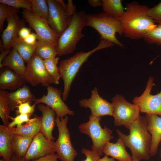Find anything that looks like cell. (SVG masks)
Segmentation results:
<instances>
[{
	"instance_id": "obj_1",
	"label": "cell",
	"mask_w": 161,
	"mask_h": 161,
	"mask_svg": "<svg viewBox=\"0 0 161 161\" xmlns=\"http://www.w3.org/2000/svg\"><path fill=\"white\" fill-rule=\"evenodd\" d=\"M148 8L135 1L127 4L124 14L119 19L126 38L133 40L143 38L157 26L155 21L147 14Z\"/></svg>"
},
{
	"instance_id": "obj_2",
	"label": "cell",
	"mask_w": 161,
	"mask_h": 161,
	"mask_svg": "<svg viewBox=\"0 0 161 161\" xmlns=\"http://www.w3.org/2000/svg\"><path fill=\"white\" fill-rule=\"evenodd\" d=\"M129 134L126 135L117 129L119 138L132 153V159L148 160L151 156V137L147 129L145 117L140 116L128 129Z\"/></svg>"
},
{
	"instance_id": "obj_3",
	"label": "cell",
	"mask_w": 161,
	"mask_h": 161,
	"mask_svg": "<svg viewBox=\"0 0 161 161\" xmlns=\"http://www.w3.org/2000/svg\"><path fill=\"white\" fill-rule=\"evenodd\" d=\"M114 45L112 42L101 39L98 45L94 49L87 52H77L72 56L60 62L58 67L61 78L64 84L62 93L64 100H66L72 82L79 69L90 55L98 50L111 47Z\"/></svg>"
},
{
	"instance_id": "obj_4",
	"label": "cell",
	"mask_w": 161,
	"mask_h": 161,
	"mask_svg": "<svg viewBox=\"0 0 161 161\" xmlns=\"http://www.w3.org/2000/svg\"><path fill=\"white\" fill-rule=\"evenodd\" d=\"M86 26V14L85 11H80L72 15L69 25L59 38L56 46L58 56L74 52L78 42L85 36L82 31Z\"/></svg>"
},
{
	"instance_id": "obj_5",
	"label": "cell",
	"mask_w": 161,
	"mask_h": 161,
	"mask_svg": "<svg viewBox=\"0 0 161 161\" xmlns=\"http://www.w3.org/2000/svg\"><path fill=\"white\" fill-rule=\"evenodd\" d=\"M87 26L96 30L100 35V38L109 41L121 47L123 45L117 38L116 33L123 35L119 20L104 12L86 14Z\"/></svg>"
},
{
	"instance_id": "obj_6",
	"label": "cell",
	"mask_w": 161,
	"mask_h": 161,
	"mask_svg": "<svg viewBox=\"0 0 161 161\" xmlns=\"http://www.w3.org/2000/svg\"><path fill=\"white\" fill-rule=\"evenodd\" d=\"M101 117L90 115L88 121L80 124L78 127L80 132L88 135L91 138L92 142V150L100 156L103 154V149L105 144L114 138L110 129L106 126L103 128L101 127Z\"/></svg>"
},
{
	"instance_id": "obj_7",
	"label": "cell",
	"mask_w": 161,
	"mask_h": 161,
	"mask_svg": "<svg viewBox=\"0 0 161 161\" xmlns=\"http://www.w3.org/2000/svg\"><path fill=\"white\" fill-rule=\"evenodd\" d=\"M112 101L114 124L116 126H124L128 129L140 116L138 107L128 102L120 95H116Z\"/></svg>"
},
{
	"instance_id": "obj_8",
	"label": "cell",
	"mask_w": 161,
	"mask_h": 161,
	"mask_svg": "<svg viewBox=\"0 0 161 161\" xmlns=\"http://www.w3.org/2000/svg\"><path fill=\"white\" fill-rule=\"evenodd\" d=\"M69 117L67 115L60 118L56 116L55 123L58 127V136L55 142L56 152L61 161H74L77 154L72 145L70 132L67 127Z\"/></svg>"
},
{
	"instance_id": "obj_9",
	"label": "cell",
	"mask_w": 161,
	"mask_h": 161,
	"mask_svg": "<svg viewBox=\"0 0 161 161\" xmlns=\"http://www.w3.org/2000/svg\"><path fill=\"white\" fill-rule=\"evenodd\" d=\"M43 60L35 53L27 63L24 75L27 82L36 86L41 84L47 87L55 82L46 70Z\"/></svg>"
},
{
	"instance_id": "obj_10",
	"label": "cell",
	"mask_w": 161,
	"mask_h": 161,
	"mask_svg": "<svg viewBox=\"0 0 161 161\" xmlns=\"http://www.w3.org/2000/svg\"><path fill=\"white\" fill-rule=\"evenodd\" d=\"M154 84L153 77H150L144 91L140 96L134 98L133 103L138 107L141 113L155 114L161 117V91L156 95H151Z\"/></svg>"
},
{
	"instance_id": "obj_11",
	"label": "cell",
	"mask_w": 161,
	"mask_h": 161,
	"mask_svg": "<svg viewBox=\"0 0 161 161\" xmlns=\"http://www.w3.org/2000/svg\"><path fill=\"white\" fill-rule=\"evenodd\" d=\"M22 14L25 21L35 31L37 39L49 41L56 46L59 36L51 28L47 21L30 10L24 9Z\"/></svg>"
},
{
	"instance_id": "obj_12",
	"label": "cell",
	"mask_w": 161,
	"mask_h": 161,
	"mask_svg": "<svg viewBox=\"0 0 161 161\" xmlns=\"http://www.w3.org/2000/svg\"><path fill=\"white\" fill-rule=\"evenodd\" d=\"M49 9L48 23L60 36L67 29L72 20L69 15L57 0H47Z\"/></svg>"
},
{
	"instance_id": "obj_13",
	"label": "cell",
	"mask_w": 161,
	"mask_h": 161,
	"mask_svg": "<svg viewBox=\"0 0 161 161\" xmlns=\"http://www.w3.org/2000/svg\"><path fill=\"white\" fill-rule=\"evenodd\" d=\"M47 94L34 100V104H44L53 110L57 116L60 118H64L67 115L73 116L74 111L69 109L61 97V91L60 89L51 85L47 87Z\"/></svg>"
},
{
	"instance_id": "obj_14",
	"label": "cell",
	"mask_w": 161,
	"mask_h": 161,
	"mask_svg": "<svg viewBox=\"0 0 161 161\" xmlns=\"http://www.w3.org/2000/svg\"><path fill=\"white\" fill-rule=\"evenodd\" d=\"M56 152L55 142L47 138L40 132L34 137L24 161L34 160Z\"/></svg>"
},
{
	"instance_id": "obj_15",
	"label": "cell",
	"mask_w": 161,
	"mask_h": 161,
	"mask_svg": "<svg viewBox=\"0 0 161 161\" xmlns=\"http://www.w3.org/2000/svg\"><path fill=\"white\" fill-rule=\"evenodd\" d=\"M91 96L88 99H83L79 102L81 107L89 108L91 115L98 117L105 115L112 116L113 106L110 103L100 96L97 89L95 87L91 91Z\"/></svg>"
},
{
	"instance_id": "obj_16",
	"label": "cell",
	"mask_w": 161,
	"mask_h": 161,
	"mask_svg": "<svg viewBox=\"0 0 161 161\" xmlns=\"http://www.w3.org/2000/svg\"><path fill=\"white\" fill-rule=\"evenodd\" d=\"M6 21L7 25L2 32L1 40L4 49H8L13 47L19 30L25 26V21L20 18L17 13L10 16Z\"/></svg>"
},
{
	"instance_id": "obj_17",
	"label": "cell",
	"mask_w": 161,
	"mask_h": 161,
	"mask_svg": "<svg viewBox=\"0 0 161 161\" xmlns=\"http://www.w3.org/2000/svg\"><path fill=\"white\" fill-rule=\"evenodd\" d=\"M26 82L24 78L8 67L4 66L0 70V90L15 91L26 85Z\"/></svg>"
},
{
	"instance_id": "obj_18",
	"label": "cell",
	"mask_w": 161,
	"mask_h": 161,
	"mask_svg": "<svg viewBox=\"0 0 161 161\" xmlns=\"http://www.w3.org/2000/svg\"><path fill=\"white\" fill-rule=\"evenodd\" d=\"M145 117L147 129L151 137L150 154L152 157L157 153L161 141V117L155 114H146Z\"/></svg>"
},
{
	"instance_id": "obj_19",
	"label": "cell",
	"mask_w": 161,
	"mask_h": 161,
	"mask_svg": "<svg viewBox=\"0 0 161 161\" xmlns=\"http://www.w3.org/2000/svg\"><path fill=\"white\" fill-rule=\"evenodd\" d=\"M37 108L42 115L40 132L47 138L54 140L52 132L56 123L55 113L49 107L42 103L38 104Z\"/></svg>"
},
{
	"instance_id": "obj_20",
	"label": "cell",
	"mask_w": 161,
	"mask_h": 161,
	"mask_svg": "<svg viewBox=\"0 0 161 161\" xmlns=\"http://www.w3.org/2000/svg\"><path fill=\"white\" fill-rule=\"evenodd\" d=\"M126 147L119 138L116 143L107 142L103 147V152L105 155L110 156L118 161H132L131 156L127 151Z\"/></svg>"
},
{
	"instance_id": "obj_21",
	"label": "cell",
	"mask_w": 161,
	"mask_h": 161,
	"mask_svg": "<svg viewBox=\"0 0 161 161\" xmlns=\"http://www.w3.org/2000/svg\"><path fill=\"white\" fill-rule=\"evenodd\" d=\"M13 135L12 128L0 125V154L6 161H10L14 154L12 146Z\"/></svg>"
},
{
	"instance_id": "obj_22",
	"label": "cell",
	"mask_w": 161,
	"mask_h": 161,
	"mask_svg": "<svg viewBox=\"0 0 161 161\" xmlns=\"http://www.w3.org/2000/svg\"><path fill=\"white\" fill-rule=\"evenodd\" d=\"M24 61L14 47L4 59L0 64V68L7 66L17 74L24 78L26 66Z\"/></svg>"
},
{
	"instance_id": "obj_23",
	"label": "cell",
	"mask_w": 161,
	"mask_h": 161,
	"mask_svg": "<svg viewBox=\"0 0 161 161\" xmlns=\"http://www.w3.org/2000/svg\"><path fill=\"white\" fill-rule=\"evenodd\" d=\"M8 99L13 111L20 104L34 101L35 98L29 87L25 85L17 90L9 93Z\"/></svg>"
},
{
	"instance_id": "obj_24",
	"label": "cell",
	"mask_w": 161,
	"mask_h": 161,
	"mask_svg": "<svg viewBox=\"0 0 161 161\" xmlns=\"http://www.w3.org/2000/svg\"><path fill=\"white\" fill-rule=\"evenodd\" d=\"M42 117L35 115L29 122L20 127L12 128L13 134L24 137H35L40 131Z\"/></svg>"
},
{
	"instance_id": "obj_25",
	"label": "cell",
	"mask_w": 161,
	"mask_h": 161,
	"mask_svg": "<svg viewBox=\"0 0 161 161\" xmlns=\"http://www.w3.org/2000/svg\"><path fill=\"white\" fill-rule=\"evenodd\" d=\"M34 137L13 134L12 138V146L14 154L18 157L24 158Z\"/></svg>"
},
{
	"instance_id": "obj_26",
	"label": "cell",
	"mask_w": 161,
	"mask_h": 161,
	"mask_svg": "<svg viewBox=\"0 0 161 161\" xmlns=\"http://www.w3.org/2000/svg\"><path fill=\"white\" fill-rule=\"evenodd\" d=\"M35 54L42 60L55 58L57 55L56 46L52 43L37 39Z\"/></svg>"
},
{
	"instance_id": "obj_27",
	"label": "cell",
	"mask_w": 161,
	"mask_h": 161,
	"mask_svg": "<svg viewBox=\"0 0 161 161\" xmlns=\"http://www.w3.org/2000/svg\"><path fill=\"white\" fill-rule=\"evenodd\" d=\"M104 12L118 19L123 15L125 10L120 0H102Z\"/></svg>"
},
{
	"instance_id": "obj_28",
	"label": "cell",
	"mask_w": 161,
	"mask_h": 161,
	"mask_svg": "<svg viewBox=\"0 0 161 161\" xmlns=\"http://www.w3.org/2000/svg\"><path fill=\"white\" fill-rule=\"evenodd\" d=\"M36 44L33 45L28 44L18 37L14 41L13 47L16 49L24 62L27 63L35 53Z\"/></svg>"
},
{
	"instance_id": "obj_29",
	"label": "cell",
	"mask_w": 161,
	"mask_h": 161,
	"mask_svg": "<svg viewBox=\"0 0 161 161\" xmlns=\"http://www.w3.org/2000/svg\"><path fill=\"white\" fill-rule=\"evenodd\" d=\"M9 92L6 90H0V117L4 125L7 126L11 117V108L8 99Z\"/></svg>"
},
{
	"instance_id": "obj_30",
	"label": "cell",
	"mask_w": 161,
	"mask_h": 161,
	"mask_svg": "<svg viewBox=\"0 0 161 161\" xmlns=\"http://www.w3.org/2000/svg\"><path fill=\"white\" fill-rule=\"evenodd\" d=\"M59 60L58 57L43 60L46 70L57 85L59 84V79L61 78L59 67L57 66Z\"/></svg>"
},
{
	"instance_id": "obj_31",
	"label": "cell",
	"mask_w": 161,
	"mask_h": 161,
	"mask_svg": "<svg viewBox=\"0 0 161 161\" xmlns=\"http://www.w3.org/2000/svg\"><path fill=\"white\" fill-rule=\"evenodd\" d=\"M32 11L38 16L47 21L49 15L48 5L46 0H30Z\"/></svg>"
},
{
	"instance_id": "obj_32",
	"label": "cell",
	"mask_w": 161,
	"mask_h": 161,
	"mask_svg": "<svg viewBox=\"0 0 161 161\" xmlns=\"http://www.w3.org/2000/svg\"><path fill=\"white\" fill-rule=\"evenodd\" d=\"M157 26L149 32L143 38L149 44H156L161 46V20L155 21Z\"/></svg>"
},
{
	"instance_id": "obj_33",
	"label": "cell",
	"mask_w": 161,
	"mask_h": 161,
	"mask_svg": "<svg viewBox=\"0 0 161 161\" xmlns=\"http://www.w3.org/2000/svg\"><path fill=\"white\" fill-rule=\"evenodd\" d=\"M19 9L0 3V32H2L5 21L10 16L17 13Z\"/></svg>"
},
{
	"instance_id": "obj_34",
	"label": "cell",
	"mask_w": 161,
	"mask_h": 161,
	"mask_svg": "<svg viewBox=\"0 0 161 161\" xmlns=\"http://www.w3.org/2000/svg\"><path fill=\"white\" fill-rule=\"evenodd\" d=\"M0 3L18 9L22 8L32 10V4L30 0H0Z\"/></svg>"
},
{
	"instance_id": "obj_35",
	"label": "cell",
	"mask_w": 161,
	"mask_h": 161,
	"mask_svg": "<svg viewBox=\"0 0 161 161\" xmlns=\"http://www.w3.org/2000/svg\"><path fill=\"white\" fill-rule=\"evenodd\" d=\"M30 115L26 114H19L15 117H11L12 121L7 126L10 128H14L15 126L16 127H20L24 123H27L31 120L30 118Z\"/></svg>"
},
{
	"instance_id": "obj_36",
	"label": "cell",
	"mask_w": 161,
	"mask_h": 161,
	"mask_svg": "<svg viewBox=\"0 0 161 161\" xmlns=\"http://www.w3.org/2000/svg\"><path fill=\"white\" fill-rule=\"evenodd\" d=\"M30 102H26L21 103L18 106V110L16 112L17 114H26L31 115L35 110V105H30Z\"/></svg>"
},
{
	"instance_id": "obj_37",
	"label": "cell",
	"mask_w": 161,
	"mask_h": 161,
	"mask_svg": "<svg viewBox=\"0 0 161 161\" xmlns=\"http://www.w3.org/2000/svg\"><path fill=\"white\" fill-rule=\"evenodd\" d=\"M148 16L155 21L161 20V1L147 10Z\"/></svg>"
},
{
	"instance_id": "obj_38",
	"label": "cell",
	"mask_w": 161,
	"mask_h": 161,
	"mask_svg": "<svg viewBox=\"0 0 161 161\" xmlns=\"http://www.w3.org/2000/svg\"><path fill=\"white\" fill-rule=\"evenodd\" d=\"M81 153L86 156V159L83 161H97L100 158V156L92 150L83 148Z\"/></svg>"
},
{
	"instance_id": "obj_39",
	"label": "cell",
	"mask_w": 161,
	"mask_h": 161,
	"mask_svg": "<svg viewBox=\"0 0 161 161\" xmlns=\"http://www.w3.org/2000/svg\"><path fill=\"white\" fill-rule=\"evenodd\" d=\"M37 39V36L35 33H31L26 38L23 40L26 43L30 45H35L36 44Z\"/></svg>"
},
{
	"instance_id": "obj_40",
	"label": "cell",
	"mask_w": 161,
	"mask_h": 161,
	"mask_svg": "<svg viewBox=\"0 0 161 161\" xmlns=\"http://www.w3.org/2000/svg\"><path fill=\"white\" fill-rule=\"evenodd\" d=\"M58 159L57 154L54 153L41 157L36 160L30 161H58Z\"/></svg>"
},
{
	"instance_id": "obj_41",
	"label": "cell",
	"mask_w": 161,
	"mask_h": 161,
	"mask_svg": "<svg viewBox=\"0 0 161 161\" xmlns=\"http://www.w3.org/2000/svg\"><path fill=\"white\" fill-rule=\"evenodd\" d=\"M75 5H74L72 0H68L66 4V11L70 16H72L76 12Z\"/></svg>"
},
{
	"instance_id": "obj_42",
	"label": "cell",
	"mask_w": 161,
	"mask_h": 161,
	"mask_svg": "<svg viewBox=\"0 0 161 161\" xmlns=\"http://www.w3.org/2000/svg\"><path fill=\"white\" fill-rule=\"evenodd\" d=\"M31 33L30 29L24 27L19 30L18 35L19 37L24 40Z\"/></svg>"
},
{
	"instance_id": "obj_43",
	"label": "cell",
	"mask_w": 161,
	"mask_h": 161,
	"mask_svg": "<svg viewBox=\"0 0 161 161\" xmlns=\"http://www.w3.org/2000/svg\"><path fill=\"white\" fill-rule=\"evenodd\" d=\"M88 2L90 6L93 7L102 6V3L101 0H89Z\"/></svg>"
},
{
	"instance_id": "obj_44",
	"label": "cell",
	"mask_w": 161,
	"mask_h": 161,
	"mask_svg": "<svg viewBox=\"0 0 161 161\" xmlns=\"http://www.w3.org/2000/svg\"><path fill=\"white\" fill-rule=\"evenodd\" d=\"M11 49H4L1 52L0 54V64L4 59L9 54L10 52Z\"/></svg>"
},
{
	"instance_id": "obj_45",
	"label": "cell",
	"mask_w": 161,
	"mask_h": 161,
	"mask_svg": "<svg viewBox=\"0 0 161 161\" xmlns=\"http://www.w3.org/2000/svg\"><path fill=\"white\" fill-rule=\"evenodd\" d=\"M97 161H115V159L112 158H109L108 156L105 155L102 158H99Z\"/></svg>"
},
{
	"instance_id": "obj_46",
	"label": "cell",
	"mask_w": 161,
	"mask_h": 161,
	"mask_svg": "<svg viewBox=\"0 0 161 161\" xmlns=\"http://www.w3.org/2000/svg\"><path fill=\"white\" fill-rule=\"evenodd\" d=\"M10 161H24V158L18 157L14 154Z\"/></svg>"
},
{
	"instance_id": "obj_47",
	"label": "cell",
	"mask_w": 161,
	"mask_h": 161,
	"mask_svg": "<svg viewBox=\"0 0 161 161\" xmlns=\"http://www.w3.org/2000/svg\"><path fill=\"white\" fill-rule=\"evenodd\" d=\"M63 8L66 11V4L62 0H57Z\"/></svg>"
},
{
	"instance_id": "obj_48",
	"label": "cell",
	"mask_w": 161,
	"mask_h": 161,
	"mask_svg": "<svg viewBox=\"0 0 161 161\" xmlns=\"http://www.w3.org/2000/svg\"><path fill=\"white\" fill-rule=\"evenodd\" d=\"M132 161H140V160H137L132 159ZM148 161H151V160H149Z\"/></svg>"
},
{
	"instance_id": "obj_49",
	"label": "cell",
	"mask_w": 161,
	"mask_h": 161,
	"mask_svg": "<svg viewBox=\"0 0 161 161\" xmlns=\"http://www.w3.org/2000/svg\"><path fill=\"white\" fill-rule=\"evenodd\" d=\"M0 161H6L3 158H2L0 160Z\"/></svg>"
},
{
	"instance_id": "obj_50",
	"label": "cell",
	"mask_w": 161,
	"mask_h": 161,
	"mask_svg": "<svg viewBox=\"0 0 161 161\" xmlns=\"http://www.w3.org/2000/svg\"><path fill=\"white\" fill-rule=\"evenodd\" d=\"M160 161H161V151H160Z\"/></svg>"
}]
</instances>
